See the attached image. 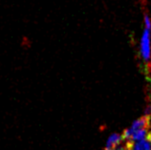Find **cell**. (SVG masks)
Instances as JSON below:
<instances>
[{
	"instance_id": "1",
	"label": "cell",
	"mask_w": 151,
	"mask_h": 150,
	"mask_svg": "<svg viewBox=\"0 0 151 150\" xmlns=\"http://www.w3.org/2000/svg\"><path fill=\"white\" fill-rule=\"evenodd\" d=\"M150 126H151V115L145 114L144 117H142L140 119H138L136 121H134L130 128L124 130L122 135V139L125 141L129 140L134 133L142 131V130H149Z\"/></svg>"
},
{
	"instance_id": "2",
	"label": "cell",
	"mask_w": 151,
	"mask_h": 150,
	"mask_svg": "<svg viewBox=\"0 0 151 150\" xmlns=\"http://www.w3.org/2000/svg\"><path fill=\"white\" fill-rule=\"evenodd\" d=\"M141 52H142V58L146 62H149L151 48H150V30L148 29H145L144 31V34H142V41H141Z\"/></svg>"
},
{
	"instance_id": "3",
	"label": "cell",
	"mask_w": 151,
	"mask_h": 150,
	"mask_svg": "<svg viewBox=\"0 0 151 150\" xmlns=\"http://www.w3.org/2000/svg\"><path fill=\"white\" fill-rule=\"evenodd\" d=\"M129 150H151V144L147 140H141L138 143H134L133 141H126Z\"/></svg>"
},
{
	"instance_id": "4",
	"label": "cell",
	"mask_w": 151,
	"mask_h": 150,
	"mask_svg": "<svg viewBox=\"0 0 151 150\" xmlns=\"http://www.w3.org/2000/svg\"><path fill=\"white\" fill-rule=\"evenodd\" d=\"M122 140L124 139H122V135H119V134H113V135L108 139V141H107L106 147L104 150H114L119 144H122Z\"/></svg>"
},
{
	"instance_id": "5",
	"label": "cell",
	"mask_w": 151,
	"mask_h": 150,
	"mask_svg": "<svg viewBox=\"0 0 151 150\" xmlns=\"http://www.w3.org/2000/svg\"><path fill=\"white\" fill-rule=\"evenodd\" d=\"M145 26H146V29L151 30V22H150V19L149 17L147 14H145Z\"/></svg>"
},
{
	"instance_id": "6",
	"label": "cell",
	"mask_w": 151,
	"mask_h": 150,
	"mask_svg": "<svg viewBox=\"0 0 151 150\" xmlns=\"http://www.w3.org/2000/svg\"><path fill=\"white\" fill-rule=\"evenodd\" d=\"M114 150H129V147H128V145H127L126 141H125L124 144H119Z\"/></svg>"
},
{
	"instance_id": "7",
	"label": "cell",
	"mask_w": 151,
	"mask_h": 150,
	"mask_svg": "<svg viewBox=\"0 0 151 150\" xmlns=\"http://www.w3.org/2000/svg\"><path fill=\"white\" fill-rule=\"evenodd\" d=\"M146 140H147L149 143L151 144V131H148L147 133V135H146V138H145Z\"/></svg>"
}]
</instances>
